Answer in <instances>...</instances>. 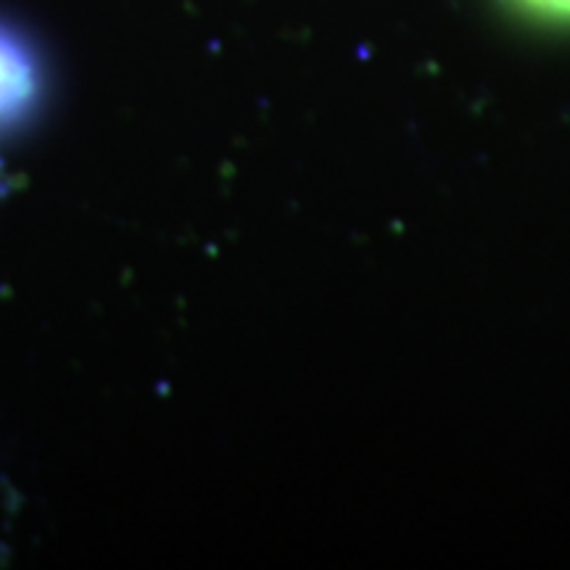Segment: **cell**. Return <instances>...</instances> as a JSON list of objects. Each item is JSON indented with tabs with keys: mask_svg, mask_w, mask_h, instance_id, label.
Masks as SVG:
<instances>
[{
	"mask_svg": "<svg viewBox=\"0 0 570 570\" xmlns=\"http://www.w3.org/2000/svg\"><path fill=\"white\" fill-rule=\"evenodd\" d=\"M35 92V69L19 42L0 32V119L17 114Z\"/></svg>",
	"mask_w": 570,
	"mask_h": 570,
	"instance_id": "1",
	"label": "cell"
}]
</instances>
